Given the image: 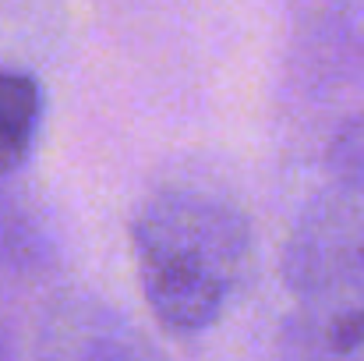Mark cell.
Returning <instances> with one entry per match:
<instances>
[{
	"label": "cell",
	"instance_id": "obj_1",
	"mask_svg": "<svg viewBox=\"0 0 364 361\" xmlns=\"http://www.w3.org/2000/svg\"><path fill=\"white\" fill-rule=\"evenodd\" d=\"M287 280L294 312L272 361H364V135L347 138L333 184L297 227Z\"/></svg>",
	"mask_w": 364,
	"mask_h": 361
},
{
	"label": "cell",
	"instance_id": "obj_4",
	"mask_svg": "<svg viewBox=\"0 0 364 361\" xmlns=\"http://www.w3.org/2000/svg\"><path fill=\"white\" fill-rule=\"evenodd\" d=\"M39 127V85L28 75L0 71V174L14 170Z\"/></svg>",
	"mask_w": 364,
	"mask_h": 361
},
{
	"label": "cell",
	"instance_id": "obj_2",
	"mask_svg": "<svg viewBox=\"0 0 364 361\" xmlns=\"http://www.w3.org/2000/svg\"><path fill=\"white\" fill-rule=\"evenodd\" d=\"M247 224L223 195L170 188L134 220V262L152 315L173 333L213 326L247 269Z\"/></svg>",
	"mask_w": 364,
	"mask_h": 361
},
{
	"label": "cell",
	"instance_id": "obj_3",
	"mask_svg": "<svg viewBox=\"0 0 364 361\" xmlns=\"http://www.w3.org/2000/svg\"><path fill=\"white\" fill-rule=\"evenodd\" d=\"M39 361H163L152 344L121 315L96 301L60 305L43 333Z\"/></svg>",
	"mask_w": 364,
	"mask_h": 361
}]
</instances>
